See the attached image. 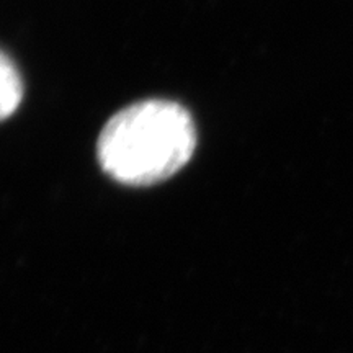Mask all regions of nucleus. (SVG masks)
I'll return each instance as SVG.
<instances>
[{
    "mask_svg": "<svg viewBox=\"0 0 353 353\" xmlns=\"http://www.w3.org/2000/svg\"><path fill=\"white\" fill-rule=\"evenodd\" d=\"M196 130L190 113L169 100H144L113 114L97 143V159L117 182H164L192 159Z\"/></svg>",
    "mask_w": 353,
    "mask_h": 353,
    "instance_id": "nucleus-1",
    "label": "nucleus"
},
{
    "mask_svg": "<svg viewBox=\"0 0 353 353\" xmlns=\"http://www.w3.org/2000/svg\"><path fill=\"white\" fill-rule=\"evenodd\" d=\"M23 99V83L15 64L0 52V121L17 112Z\"/></svg>",
    "mask_w": 353,
    "mask_h": 353,
    "instance_id": "nucleus-2",
    "label": "nucleus"
}]
</instances>
